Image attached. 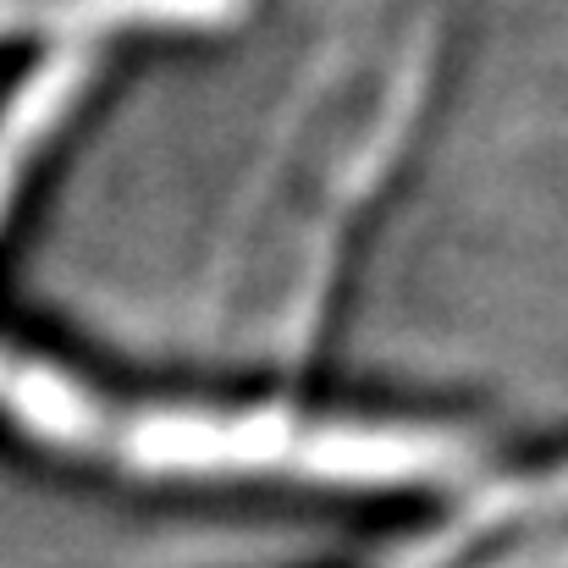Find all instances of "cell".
Masks as SVG:
<instances>
[{
    "label": "cell",
    "instance_id": "6da1fadb",
    "mask_svg": "<svg viewBox=\"0 0 568 568\" xmlns=\"http://www.w3.org/2000/svg\"><path fill=\"white\" fill-rule=\"evenodd\" d=\"M0 414L78 458L144 480H298L332 491H419L475 469V442L453 425L310 414L287 403H122L0 343Z\"/></svg>",
    "mask_w": 568,
    "mask_h": 568
},
{
    "label": "cell",
    "instance_id": "277c9868",
    "mask_svg": "<svg viewBox=\"0 0 568 568\" xmlns=\"http://www.w3.org/2000/svg\"><path fill=\"white\" fill-rule=\"evenodd\" d=\"M514 519H547V497H541V486H536V480L491 491L469 519H458V525L436 530L430 541H419L414 552H403L392 568H447V564H458L480 536H491V530H503V525H514ZM475 568H568V541H536V547L503 552V558L475 564Z\"/></svg>",
    "mask_w": 568,
    "mask_h": 568
},
{
    "label": "cell",
    "instance_id": "7a4b0ae2",
    "mask_svg": "<svg viewBox=\"0 0 568 568\" xmlns=\"http://www.w3.org/2000/svg\"><path fill=\"white\" fill-rule=\"evenodd\" d=\"M243 17L248 0H0V44L89 50L122 33H221Z\"/></svg>",
    "mask_w": 568,
    "mask_h": 568
},
{
    "label": "cell",
    "instance_id": "3957f363",
    "mask_svg": "<svg viewBox=\"0 0 568 568\" xmlns=\"http://www.w3.org/2000/svg\"><path fill=\"white\" fill-rule=\"evenodd\" d=\"M94 83V55L89 50H50L6 100H0V221L33 161L50 150L61 122L78 111V100Z\"/></svg>",
    "mask_w": 568,
    "mask_h": 568
}]
</instances>
